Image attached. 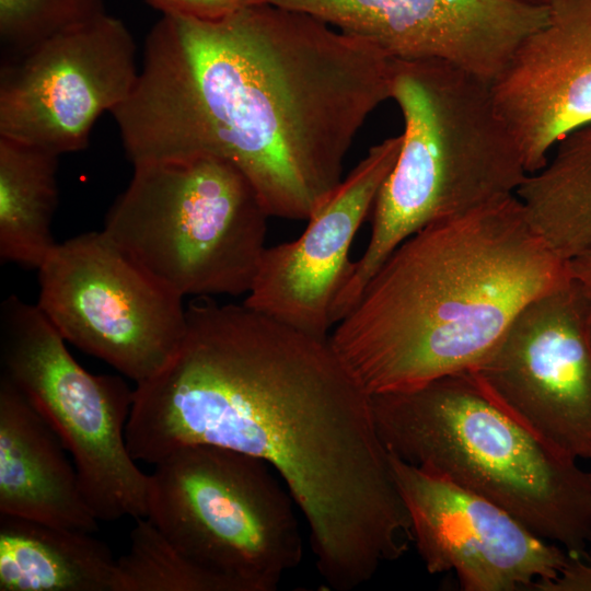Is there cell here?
Returning a JSON list of instances; mask_svg holds the SVG:
<instances>
[{
    "label": "cell",
    "instance_id": "ac0fdd59",
    "mask_svg": "<svg viewBox=\"0 0 591 591\" xmlns=\"http://www.w3.org/2000/svg\"><path fill=\"white\" fill-rule=\"evenodd\" d=\"M59 155L0 136V258L38 269L56 246Z\"/></svg>",
    "mask_w": 591,
    "mask_h": 591
},
{
    "label": "cell",
    "instance_id": "9c48e42d",
    "mask_svg": "<svg viewBox=\"0 0 591 591\" xmlns=\"http://www.w3.org/2000/svg\"><path fill=\"white\" fill-rule=\"evenodd\" d=\"M38 270L37 306L66 341L143 382L186 333L181 294L154 278L103 230L57 243Z\"/></svg>",
    "mask_w": 591,
    "mask_h": 591
},
{
    "label": "cell",
    "instance_id": "3957f363",
    "mask_svg": "<svg viewBox=\"0 0 591 591\" xmlns=\"http://www.w3.org/2000/svg\"><path fill=\"white\" fill-rule=\"evenodd\" d=\"M569 260L510 196L419 230L379 267L329 340L370 395L470 371Z\"/></svg>",
    "mask_w": 591,
    "mask_h": 591
},
{
    "label": "cell",
    "instance_id": "7402d4cb",
    "mask_svg": "<svg viewBox=\"0 0 591 591\" xmlns=\"http://www.w3.org/2000/svg\"><path fill=\"white\" fill-rule=\"evenodd\" d=\"M163 13L215 19L232 13L257 0H147Z\"/></svg>",
    "mask_w": 591,
    "mask_h": 591
},
{
    "label": "cell",
    "instance_id": "cb8c5ba5",
    "mask_svg": "<svg viewBox=\"0 0 591 591\" xmlns=\"http://www.w3.org/2000/svg\"><path fill=\"white\" fill-rule=\"evenodd\" d=\"M571 277L580 285L590 302V328H591V248L569 259Z\"/></svg>",
    "mask_w": 591,
    "mask_h": 591
},
{
    "label": "cell",
    "instance_id": "484cf974",
    "mask_svg": "<svg viewBox=\"0 0 591 591\" xmlns=\"http://www.w3.org/2000/svg\"><path fill=\"white\" fill-rule=\"evenodd\" d=\"M590 475H591V471H590Z\"/></svg>",
    "mask_w": 591,
    "mask_h": 591
},
{
    "label": "cell",
    "instance_id": "6da1fadb",
    "mask_svg": "<svg viewBox=\"0 0 591 591\" xmlns=\"http://www.w3.org/2000/svg\"><path fill=\"white\" fill-rule=\"evenodd\" d=\"M173 357L136 384L129 452L154 465L186 444L262 460L308 522L318 573L336 591L373 578L412 541L371 396L329 337L207 296L186 308Z\"/></svg>",
    "mask_w": 591,
    "mask_h": 591
},
{
    "label": "cell",
    "instance_id": "8fae6325",
    "mask_svg": "<svg viewBox=\"0 0 591 591\" xmlns=\"http://www.w3.org/2000/svg\"><path fill=\"white\" fill-rule=\"evenodd\" d=\"M136 45L105 13L0 65V136L58 155L83 150L99 117L132 92Z\"/></svg>",
    "mask_w": 591,
    "mask_h": 591
},
{
    "label": "cell",
    "instance_id": "7a4b0ae2",
    "mask_svg": "<svg viewBox=\"0 0 591 591\" xmlns=\"http://www.w3.org/2000/svg\"><path fill=\"white\" fill-rule=\"evenodd\" d=\"M392 61L367 39L267 2L215 19L163 13L114 117L135 161L221 157L269 217L309 220L390 99Z\"/></svg>",
    "mask_w": 591,
    "mask_h": 591
},
{
    "label": "cell",
    "instance_id": "277c9868",
    "mask_svg": "<svg viewBox=\"0 0 591 591\" xmlns=\"http://www.w3.org/2000/svg\"><path fill=\"white\" fill-rule=\"evenodd\" d=\"M390 99L404 119L401 149L375 198L367 248L334 300L335 320L409 236L514 196L529 175L489 82L440 60L393 59Z\"/></svg>",
    "mask_w": 591,
    "mask_h": 591
},
{
    "label": "cell",
    "instance_id": "30bf717a",
    "mask_svg": "<svg viewBox=\"0 0 591 591\" xmlns=\"http://www.w3.org/2000/svg\"><path fill=\"white\" fill-rule=\"evenodd\" d=\"M470 371L553 449L591 460L590 302L572 277L523 306Z\"/></svg>",
    "mask_w": 591,
    "mask_h": 591
},
{
    "label": "cell",
    "instance_id": "d4e9b609",
    "mask_svg": "<svg viewBox=\"0 0 591 591\" xmlns=\"http://www.w3.org/2000/svg\"><path fill=\"white\" fill-rule=\"evenodd\" d=\"M523 1L535 3V4H543L544 0H523Z\"/></svg>",
    "mask_w": 591,
    "mask_h": 591
},
{
    "label": "cell",
    "instance_id": "9a60e30c",
    "mask_svg": "<svg viewBox=\"0 0 591 591\" xmlns=\"http://www.w3.org/2000/svg\"><path fill=\"white\" fill-rule=\"evenodd\" d=\"M544 23L491 83L496 109L529 174L566 135L591 123V0H544Z\"/></svg>",
    "mask_w": 591,
    "mask_h": 591
},
{
    "label": "cell",
    "instance_id": "ba28073f",
    "mask_svg": "<svg viewBox=\"0 0 591 591\" xmlns=\"http://www.w3.org/2000/svg\"><path fill=\"white\" fill-rule=\"evenodd\" d=\"M65 343L37 305L15 294L2 302V374L44 417L71 455L95 518H147L150 475L138 467L126 440L134 390L119 375L86 371Z\"/></svg>",
    "mask_w": 591,
    "mask_h": 591
},
{
    "label": "cell",
    "instance_id": "ffe728a7",
    "mask_svg": "<svg viewBox=\"0 0 591 591\" xmlns=\"http://www.w3.org/2000/svg\"><path fill=\"white\" fill-rule=\"evenodd\" d=\"M112 591H230L177 548L148 518L136 519L127 554L116 560Z\"/></svg>",
    "mask_w": 591,
    "mask_h": 591
},
{
    "label": "cell",
    "instance_id": "8992f818",
    "mask_svg": "<svg viewBox=\"0 0 591 591\" xmlns=\"http://www.w3.org/2000/svg\"><path fill=\"white\" fill-rule=\"evenodd\" d=\"M132 165L103 231L182 297L247 294L269 215L243 172L210 154Z\"/></svg>",
    "mask_w": 591,
    "mask_h": 591
},
{
    "label": "cell",
    "instance_id": "603a6c76",
    "mask_svg": "<svg viewBox=\"0 0 591 591\" xmlns=\"http://www.w3.org/2000/svg\"><path fill=\"white\" fill-rule=\"evenodd\" d=\"M538 591H591V541L582 557L571 556L558 576Z\"/></svg>",
    "mask_w": 591,
    "mask_h": 591
},
{
    "label": "cell",
    "instance_id": "e0dca14e",
    "mask_svg": "<svg viewBox=\"0 0 591 591\" xmlns=\"http://www.w3.org/2000/svg\"><path fill=\"white\" fill-rule=\"evenodd\" d=\"M92 534L0 513V591H112L116 560Z\"/></svg>",
    "mask_w": 591,
    "mask_h": 591
},
{
    "label": "cell",
    "instance_id": "d6986e66",
    "mask_svg": "<svg viewBox=\"0 0 591 591\" xmlns=\"http://www.w3.org/2000/svg\"><path fill=\"white\" fill-rule=\"evenodd\" d=\"M515 193L531 225L564 259L591 248V123L566 135Z\"/></svg>",
    "mask_w": 591,
    "mask_h": 591
},
{
    "label": "cell",
    "instance_id": "5b68a950",
    "mask_svg": "<svg viewBox=\"0 0 591 591\" xmlns=\"http://www.w3.org/2000/svg\"><path fill=\"white\" fill-rule=\"evenodd\" d=\"M398 459L496 503L575 557L591 541V475L511 416L471 371L371 396Z\"/></svg>",
    "mask_w": 591,
    "mask_h": 591
},
{
    "label": "cell",
    "instance_id": "44dd1931",
    "mask_svg": "<svg viewBox=\"0 0 591 591\" xmlns=\"http://www.w3.org/2000/svg\"><path fill=\"white\" fill-rule=\"evenodd\" d=\"M105 13L103 0H0V65Z\"/></svg>",
    "mask_w": 591,
    "mask_h": 591
},
{
    "label": "cell",
    "instance_id": "5bb4252c",
    "mask_svg": "<svg viewBox=\"0 0 591 591\" xmlns=\"http://www.w3.org/2000/svg\"><path fill=\"white\" fill-rule=\"evenodd\" d=\"M402 136L371 147L296 240L266 247L244 304L300 332L328 338L331 311L352 262V241L393 169Z\"/></svg>",
    "mask_w": 591,
    "mask_h": 591
},
{
    "label": "cell",
    "instance_id": "4fadbf2b",
    "mask_svg": "<svg viewBox=\"0 0 591 591\" xmlns=\"http://www.w3.org/2000/svg\"><path fill=\"white\" fill-rule=\"evenodd\" d=\"M314 15L392 59L440 60L490 84L546 7L523 0H257Z\"/></svg>",
    "mask_w": 591,
    "mask_h": 591
},
{
    "label": "cell",
    "instance_id": "2e32d148",
    "mask_svg": "<svg viewBox=\"0 0 591 591\" xmlns=\"http://www.w3.org/2000/svg\"><path fill=\"white\" fill-rule=\"evenodd\" d=\"M62 442L19 389L0 378V513L94 533L97 519Z\"/></svg>",
    "mask_w": 591,
    "mask_h": 591
},
{
    "label": "cell",
    "instance_id": "7c38bea8",
    "mask_svg": "<svg viewBox=\"0 0 591 591\" xmlns=\"http://www.w3.org/2000/svg\"><path fill=\"white\" fill-rule=\"evenodd\" d=\"M390 461L429 573L455 571L465 591L536 590L572 556L449 478L392 453Z\"/></svg>",
    "mask_w": 591,
    "mask_h": 591
},
{
    "label": "cell",
    "instance_id": "52a82bcc",
    "mask_svg": "<svg viewBox=\"0 0 591 591\" xmlns=\"http://www.w3.org/2000/svg\"><path fill=\"white\" fill-rule=\"evenodd\" d=\"M294 507L262 460L186 444L154 464L147 518L230 591H275L303 555Z\"/></svg>",
    "mask_w": 591,
    "mask_h": 591
}]
</instances>
